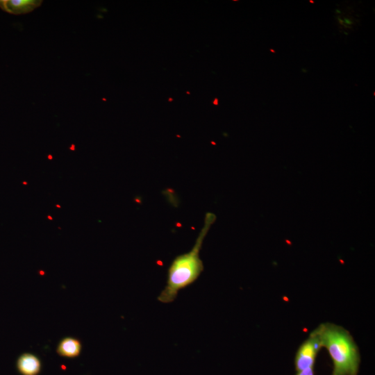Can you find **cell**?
Here are the masks:
<instances>
[{"instance_id": "obj_3", "label": "cell", "mask_w": 375, "mask_h": 375, "mask_svg": "<svg viewBox=\"0 0 375 375\" xmlns=\"http://www.w3.org/2000/svg\"><path fill=\"white\" fill-rule=\"evenodd\" d=\"M322 348L319 338L313 330L296 352L294 360L296 372L313 368L317 354Z\"/></svg>"}, {"instance_id": "obj_6", "label": "cell", "mask_w": 375, "mask_h": 375, "mask_svg": "<svg viewBox=\"0 0 375 375\" xmlns=\"http://www.w3.org/2000/svg\"><path fill=\"white\" fill-rule=\"evenodd\" d=\"M81 342L73 337L63 338L56 347V353L61 357L74 358L81 353Z\"/></svg>"}, {"instance_id": "obj_4", "label": "cell", "mask_w": 375, "mask_h": 375, "mask_svg": "<svg viewBox=\"0 0 375 375\" xmlns=\"http://www.w3.org/2000/svg\"><path fill=\"white\" fill-rule=\"evenodd\" d=\"M42 3L41 0H0V8L10 14L22 15L32 12Z\"/></svg>"}, {"instance_id": "obj_7", "label": "cell", "mask_w": 375, "mask_h": 375, "mask_svg": "<svg viewBox=\"0 0 375 375\" xmlns=\"http://www.w3.org/2000/svg\"><path fill=\"white\" fill-rule=\"evenodd\" d=\"M295 375H315L313 368L306 369L302 371L297 372Z\"/></svg>"}, {"instance_id": "obj_2", "label": "cell", "mask_w": 375, "mask_h": 375, "mask_svg": "<svg viewBox=\"0 0 375 375\" xmlns=\"http://www.w3.org/2000/svg\"><path fill=\"white\" fill-rule=\"evenodd\" d=\"M314 330L332 360L331 375H358L360 355L351 333L331 322L322 323Z\"/></svg>"}, {"instance_id": "obj_8", "label": "cell", "mask_w": 375, "mask_h": 375, "mask_svg": "<svg viewBox=\"0 0 375 375\" xmlns=\"http://www.w3.org/2000/svg\"><path fill=\"white\" fill-rule=\"evenodd\" d=\"M217 101H218V100H217V99L216 98V99H215L213 103L217 105V104H218V103H217Z\"/></svg>"}, {"instance_id": "obj_9", "label": "cell", "mask_w": 375, "mask_h": 375, "mask_svg": "<svg viewBox=\"0 0 375 375\" xmlns=\"http://www.w3.org/2000/svg\"><path fill=\"white\" fill-rule=\"evenodd\" d=\"M270 51L275 53V51L273 49H270Z\"/></svg>"}, {"instance_id": "obj_5", "label": "cell", "mask_w": 375, "mask_h": 375, "mask_svg": "<svg viewBox=\"0 0 375 375\" xmlns=\"http://www.w3.org/2000/svg\"><path fill=\"white\" fill-rule=\"evenodd\" d=\"M16 368L21 375H38L42 369V362L35 354L26 352L17 358Z\"/></svg>"}, {"instance_id": "obj_1", "label": "cell", "mask_w": 375, "mask_h": 375, "mask_svg": "<svg viewBox=\"0 0 375 375\" xmlns=\"http://www.w3.org/2000/svg\"><path fill=\"white\" fill-rule=\"evenodd\" d=\"M215 219V214L207 212L194 247L189 252L176 256L172 261L168 269L167 285L158 297L159 301L168 303L174 301L178 291L194 283L203 272V265L199 253Z\"/></svg>"}]
</instances>
